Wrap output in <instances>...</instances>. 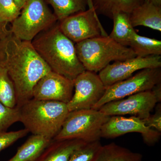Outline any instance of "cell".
Segmentation results:
<instances>
[{
    "instance_id": "cell-1",
    "label": "cell",
    "mask_w": 161,
    "mask_h": 161,
    "mask_svg": "<svg viewBox=\"0 0 161 161\" xmlns=\"http://www.w3.org/2000/svg\"><path fill=\"white\" fill-rule=\"evenodd\" d=\"M0 64L14 84L18 107L33 98L35 85L52 71L31 42L20 40L10 32L0 43Z\"/></svg>"
},
{
    "instance_id": "cell-2",
    "label": "cell",
    "mask_w": 161,
    "mask_h": 161,
    "mask_svg": "<svg viewBox=\"0 0 161 161\" xmlns=\"http://www.w3.org/2000/svg\"><path fill=\"white\" fill-rule=\"evenodd\" d=\"M31 42L52 71L74 80L86 70L77 56L75 43L60 30L58 21Z\"/></svg>"
},
{
    "instance_id": "cell-3",
    "label": "cell",
    "mask_w": 161,
    "mask_h": 161,
    "mask_svg": "<svg viewBox=\"0 0 161 161\" xmlns=\"http://www.w3.org/2000/svg\"><path fill=\"white\" fill-rule=\"evenodd\" d=\"M20 109V122L33 135L53 139L60 131L69 111L66 103L32 98Z\"/></svg>"
},
{
    "instance_id": "cell-4",
    "label": "cell",
    "mask_w": 161,
    "mask_h": 161,
    "mask_svg": "<svg viewBox=\"0 0 161 161\" xmlns=\"http://www.w3.org/2000/svg\"><path fill=\"white\" fill-rule=\"evenodd\" d=\"M77 56L86 70L99 72L113 61L136 57L128 47L123 46L108 36H100L75 43Z\"/></svg>"
},
{
    "instance_id": "cell-5",
    "label": "cell",
    "mask_w": 161,
    "mask_h": 161,
    "mask_svg": "<svg viewBox=\"0 0 161 161\" xmlns=\"http://www.w3.org/2000/svg\"><path fill=\"white\" fill-rule=\"evenodd\" d=\"M58 21L45 0H27L9 31L23 41L31 42L39 34Z\"/></svg>"
},
{
    "instance_id": "cell-6",
    "label": "cell",
    "mask_w": 161,
    "mask_h": 161,
    "mask_svg": "<svg viewBox=\"0 0 161 161\" xmlns=\"http://www.w3.org/2000/svg\"><path fill=\"white\" fill-rule=\"evenodd\" d=\"M110 117L93 109L70 112L53 140L78 139L86 143L100 141L102 128Z\"/></svg>"
},
{
    "instance_id": "cell-7",
    "label": "cell",
    "mask_w": 161,
    "mask_h": 161,
    "mask_svg": "<svg viewBox=\"0 0 161 161\" xmlns=\"http://www.w3.org/2000/svg\"><path fill=\"white\" fill-rule=\"evenodd\" d=\"M161 82V67L139 71L130 78L106 88L103 97L92 109L98 110L112 101L118 100L139 92L150 91Z\"/></svg>"
},
{
    "instance_id": "cell-8",
    "label": "cell",
    "mask_w": 161,
    "mask_h": 161,
    "mask_svg": "<svg viewBox=\"0 0 161 161\" xmlns=\"http://www.w3.org/2000/svg\"><path fill=\"white\" fill-rule=\"evenodd\" d=\"M61 31L75 43L100 36H108L94 9H87L58 21Z\"/></svg>"
},
{
    "instance_id": "cell-9",
    "label": "cell",
    "mask_w": 161,
    "mask_h": 161,
    "mask_svg": "<svg viewBox=\"0 0 161 161\" xmlns=\"http://www.w3.org/2000/svg\"><path fill=\"white\" fill-rule=\"evenodd\" d=\"M73 96L66 104L69 112L90 109L103 97L106 88L95 72L85 70L73 80Z\"/></svg>"
},
{
    "instance_id": "cell-10",
    "label": "cell",
    "mask_w": 161,
    "mask_h": 161,
    "mask_svg": "<svg viewBox=\"0 0 161 161\" xmlns=\"http://www.w3.org/2000/svg\"><path fill=\"white\" fill-rule=\"evenodd\" d=\"M158 103L150 90L130 95L126 98L109 102L98 110L108 116L130 115L144 119L151 115Z\"/></svg>"
},
{
    "instance_id": "cell-11",
    "label": "cell",
    "mask_w": 161,
    "mask_h": 161,
    "mask_svg": "<svg viewBox=\"0 0 161 161\" xmlns=\"http://www.w3.org/2000/svg\"><path fill=\"white\" fill-rule=\"evenodd\" d=\"M132 132L140 133L144 142L150 147L160 139L161 132L146 126L142 119L136 116L127 118L120 115L110 116L102 128L101 137L115 138Z\"/></svg>"
},
{
    "instance_id": "cell-12",
    "label": "cell",
    "mask_w": 161,
    "mask_h": 161,
    "mask_svg": "<svg viewBox=\"0 0 161 161\" xmlns=\"http://www.w3.org/2000/svg\"><path fill=\"white\" fill-rule=\"evenodd\" d=\"M161 67V56L130 58L110 64L99 72L98 76L106 88L132 76L136 72L146 69Z\"/></svg>"
},
{
    "instance_id": "cell-13",
    "label": "cell",
    "mask_w": 161,
    "mask_h": 161,
    "mask_svg": "<svg viewBox=\"0 0 161 161\" xmlns=\"http://www.w3.org/2000/svg\"><path fill=\"white\" fill-rule=\"evenodd\" d=\"M74 92L73 80L51 71L37 82L32 92L33 98L67 103Z\"/></svg>"
},
{
    "instance_id": "cell-14",
    "label": "cell",
    "mask_w": 161,
    "mask_h": 161,
    "mask_svg": "<svg viewBox=\"0 0 161 161\" xmlns=\"http://www.w3.org/2000/svg\"><path fill=\"white\" fill-rule=\"evenodd\" d=\"M133 27L144 26L161 31V7L146 0L130 14Z\"/></svg>"
},
{
    "instance_id": "cell-15",
    "label": "cell",
    "mask_w": 161,
    "mask_h": 161,
    "mask_svg": "<svg viewBox=\"0 0 161 161\" xmlns=\"http://www.w3.org/2000/svg\"><path fill=\"white\" fill-rule=\"evenodd\" d=\"M86 143L78 139H53L36 161H68L77 149Z\"/></svg>"
},
{
    "instance_id": "cell-16",
    "label": "cell",
    "mask_w": 161,
    "mask_h": 161,
    "mask_svg": "<svg viewBox=\"0 0 161 161\" xmlns=\"http://www.w3.org/2000/svg\"><path fill=\"white\" fill-rule=\"evenodd\" d=\"M52 140L45 136L32 134L7 161H36Z\"/></svg>"
},
{
    "instance_id": "cell-17",
    "label": "cell",
    "mask_w": 161,
    "mask_h": 161,
    "mask_svg": "<svg viewBox=\"0 0 161 161\" xmlns=\"http://www.w3.org/2000/svg\"><path fill=\"white\" fill-rule=\"evenodd\" d=\"M146 0H92L97 14L112 19L115 13L123 12L130 14Z\"/></svg>"
},
{
    "instance_id": "cell-18",
    "label": "cell",
    "mask_w": 161,
    "mask_h": 161,
    "mask_svg": "<svg viewBox=\"0 0 161 161\" xmlns=\"http://www.w3.org/2000/svg\"><path fill=\"white\" fill-rule=\"evenodd\" d=\"M113 28L109 37L123 46L128 47L136 32L130 20V14L119 12L112 16Z\"/></svg>"
},
{
    "instance_id": "cell-19",
    "label": "cell",
    "mask_w": 161,
    "mask_h": 161,
    "mask_svg": "<svg viewBox=\"0 0 161 161\" xmlns=\"http://www.w3.org/2000/svg\"><path fill=\"white\" fill-rule=\"evenodd\" d=\"M140 153L112 142L102 146L94 161H142Z\"/></svg>"
},
{
    "instance_id": "cell-20",
    "label": "cell",
    "mask_w": 161,
    "mask_h": 161,
    "mask_svg": "<svg viewBox=\"0 0 161 161\" xmlns=\"http://www.w3.org/2000/svg\"><path fill=\"white\" fill-rule=\"evenodd\" d=\"M129 46L136 57L143 58L161 55L160 40L142 36L136 32L133 35Z\"/></svg>"
},
{
    "instance_id": "cell-21",
    "label": "cell",
    "mask_w": 161,
    "mask_h": 161,
    "mask_svg": "<svg viewBox=\"0 0 161 161\" xmlns=\"http://www.w3.org/2000/svg\"><path fill=\"white\" fill-rule=\"evenodd\" d=\"M50 5L53 12L61 21L69 16L85 11L88 8V0H45Z\"/></svg>"
},
{
    "instance_id": "cell-22",
    "label": "cell",
    "mask_w": 161,
    "mask_h": 161,
    "mask_svg": "<svg viewBox=\"0 0 161 161\" xmlns=\"http://www.w3.org/2000/svg\"><path fill=\"white\" fill-rule=\"evenodd\" d=\"M0 102L6 106H17V97L14 84L6 69L0 64Z\"/></svg>"
},
{
    "instance_id": "cell-23",
    "label": "cell",
    "mask_w": 161,
    "mask_h": 161,
    "mask_svg": "<svg viewBox=\"0 0 161 161\" xmlns=\"http://www.w3.org/2000/svg\"><path fill=\"white\" fill-rule=\"evenodd\" d=\"M102 146L100 141L85 144L74 153L68 161H94Z\"/></svg>"
},
{
    "instance_id": "cell-24",
    "label": "cell",
    "mask_w": 161,
    "mask_h": 161,
    "mask_svg": "<svg viewBox=\"0 0 161 161\" xmlns=\"http://www.w3.org/2000/svg\"><path fill=\"white\" fill-rule=\"evenodd\" d=\"M18 122H20L19 108H10L0 102V131H7Z\"/></svg>"
},
{
    "instance_id": "cell-25",
    "label": "cell",
    "mask_w": 161,
    "mask_h": 161,
    "mask_svg": "<svg viewBox=\"0 0 161 161\" xmlns=\"http://www.w3.org/2000/svg\"><path fill=\"white\" fill-rule=\"evenodd\" d=\"M20 12L14 0H0V24L11 23Z\"/></svg>"
},
{
    "instance_id": "cell-26",
    "label": "cell",
    "mask_w": 161,
    "mask_h": 161,
    "mask_svg": "<svg viewBox=\"0 0 161 161\" xmlns=\"http://www.w3.org/2000/svg\"><path fill=\"white\" fill-rule=\"evenodd\" d=\"M26 129L15 131H0V153L29 133Z\"/></svg>"
},
{
    "instance_id": "cell-27",
    "label": "cell",
    "mask_w": 161,
    "mask_h": 161,
    "mask_svg": "<svg viewBox=\"0 0 161 161\" xmlns=\"http://www.w3.org/2000/svg\"><path fill=\"white\" fill-rule=\"evenodd\" d=\"M155 112L153 115H150L148 118L142 119L145 125L149 128L154 129L161 132V104H156Z\"/></svg>"
},
{
    "instance_id": "cell-28",
    "label": "cell",
    "mask_w": 161,
    "mask_h": 161,
    "mask_svg": "<svg viewBox=\"0 0 161 161\" xmlns=\"http://www.w3.org/2000/svg\"><path fill=\"white\" fill-rule=\"evenodd\" d=\"M151 91L156 98L158 103H159L161 101V82L156 85L151 89Z\"/></svg>"
},
{
    "instance_id": "cell-29",
    "label": "cell",
    "mask_w": 161,
    "mask_h": 161,
    "mask_svg": "<svg viewBox=\"0 0 161 161\" xmlns=\"http://www.w3.org/2000/svg\"><path fill=\"white\" fill-rule=\"evenodd\" d=\"M6 24H0V43L10 33Z\"/></svg>"
},
{
    "instance_id": "cell-30",
    "label": "cell",
    "mask_w": 161,
    "mask_h": 161,
    "mask_svg": "<svg viewBox=\"0 0 161 161\" xmlns=\"http://www.w3.org/2000/svg\"><path fill=\"white\" fill-rule=\"evenodd\" d=\"M14 1L18 8L21 10L26 4L27 0H14Z\"/></svg>"
},
{
    "instance_id": "cell-31",
    "label": "cell",
    "mask_w": 161,
    "mask_h": 161,
    "mask_svg": "<svg viewBox=\"0 0 161 161\" xmlns=\"http://www.w3.org/2000/svg\"><path fill=\"white\" fill-rule=\"evenodd\" d=\"M147 1L156 6L161 7V0H147Z\"/></svg>"
},
{
    "instance_id": "cell-32",
    "label": "cell",
    "mask_w": 161,
    "mask_h": 161,
    "mask_svg": "<svg viewBox=\"0 0 161 161\" xmlns=\"http://www.w3.org/2000/svg\"><path fill=\"white\" fill-rule=\"evenodd\" d=\"M88 9H94L93 4H92V0H88Z\"/></svg>"
}]
</instances>
